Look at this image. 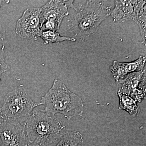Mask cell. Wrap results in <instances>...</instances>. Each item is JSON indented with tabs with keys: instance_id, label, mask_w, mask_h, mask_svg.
<instances>
[{
	"instance_id": "obj_1",
	"label": "cell",
	"mask_w": 146,
	"mask_h": 146,
	"mask_svg": "<svg viewBox=\"0 0 146 146\" xmlns=\"http://www.w3.org/2000/svg\"><path fill=\"white\" fill-rule=\"evenodd\" d=\"M25 125L28 146H49L58 142L68 131L61 121L44 110L33 112Z\"/></svg>"
},
{
	"instance_id": "obj_2",
	"label": "cell",
	"mask_w": 146,
	"mask_h": 146,
	"mask_svg": "<svg viewBox=\"0 0 146 146\" xmlns=\"http://www.w3.org/2000/svg\"><path fill=\"white\" fill-rule=\"evenodd\" d=\"M40 102L44 106V112L49 116L54 117L56 114H62L69 123L76 116L85 119L81 98L70 91L59 80H54L52 87L41 98Z\"/></svg>"
},
{
	"instance_id": "obj_3",
	"label": "cell",
	"mask_w": 146,
	"mask_h": 146,
	"mask_svg": "<svg viewBox=\"0 0 146 146\" xmlns=\"http://www.w3.org/2000/svg\"><path fill=\"white\" fill-rule=\"evenodd\" d=\"M100 1H87L81 5L68 26L75 36L85 40L94 34L102 22L110 15L111 7Z\"/></svg>"
},
{
	"instance_id": "obj_4",
	"label": "cell",
	"mask_w": 146,
	"mask_h": 146,
	"mask_svg": "<svg viewBox=\"0 0 146 146\" xmlns=\"http://www.w3.org/2000/svg\"><path fill=\"white\" fill-rule=\"evenodd\" d=\"M41 105L42 103L35 102L25 90L20 88L7 95L1 109L7 119L17 120L28 117L35 108Z\"/></svg>"
},
{
	"instance_id": "obj_5",
	"label": "cell",
	"mask_w": 146,
	"mask_h": 146,
	"mask_svg": "<svg viewBox=\"0 0 146 146\" xmlns=\"http://www.w3.org/2000/svg\"><path fill=\"white\" fill-rule=\"evenodd\" d=\"M74 1H50L42 7L40 23L42 31H56L60 28L63 18L69 14L68 7L76 11Z\"/></svg>"
},
{
	"instance_id": "obj_6",
	"label": "cell",
	"mask_w": 146,
	"mask_h": 146,
	"mask_svg": "<svg viewBox=\"0 0 146 146\" xmlns=\"http://www.w3.org/2000/svg\"><path fill=\"white\" fill-rule=\"evenodd\" d=\"M42 7L28 8L16 22V34L23 39L35 41L42 34L40 14Z\"/></svg>"
},
{
	"instance_id": "obj_7",
	"label": "cell",
	"mask_w": 146,
	"mask_h": 146,
	"mask_svg": "<svg viewBox=\"0 0 146 146\" xmlns=\"http://www.w3.org/2000/svg\"><path fill=\"white\" fill-rule=\"evenodd\" d=\"M25 122L6 120L0 124L1 146H27Z\"/></svg>"
},
{
	"instance_id": "obj_8",
	"label": "cell",
	"mask_w": 146,
	"mask_h": 146,
	"mask_svg": "<svg viewBox=\"0 0 146 146\" xmlns=\"http://www.w3.org/2000/svg\"><path fill=\"white\" fill-rule=\"evenodd\" d=\"M119 84H122L120 92L131 97L136 102L141 103L145 99V69L128 74Z\"/></svg>"
},
{
	"instance_id": "obj_9",
	"label": "cell",
	"mask_w": 146,
	"mask_h": 146,
	"mask_svg": "<svg viewBox=\"0 0 146 146\" xmlns=\"http://www.w3.org/2000/svg\"><path fill=\"white\" fill-rule=\"evenodd\" d=\"M146 3V1H116L110 15L114 22L135 21Z\"/></svg>"
},
{
	"instance_id": "obj_10",
	"label": "cell",
	"mask_w": 146,
	"mask_h": 146,
	"mask_svg": "<svg viewBox=\"0 0 146 146\" xmlns=\"http://www.w3.org/2000/svg\"><path fill=\"white\" fill-rule=\"evenodd\" d=\"M146 57L140 56L138 59L132 62L121 63L115 60L110 66V70L118 84L128 74L143 70L146 64Z\"/></svg>"
},
{
	"instance_id": "obj_11",
	"label": "cell",
	"mask_w": 146,
	"mask_h": 146,
	"mask_svg": "<svg viewBox=\"0 0 146 146\" xmlns=\"http://www.w3.org/2000/svg\"><path fill=\"white\" fill-rule=\"evenodd\" d=\"M117 95L119 99V109L125 110L133 117L138 116L141 110L136 104V102L129 96L122 94L119 90Z\"/></svg>"
},
{
	"instance_id": "obj_12",
	"label": "cell",
	"mask_w": 146,
	"mask_h": 146,
	"mask_svg": "<svg viewBox=\"0 0 146 146\" xmlns=\"http://www.w3.org/2000/svg\"><path fill=\"white\" fill-rule=\"evenodd\" d=\"M54 146H84L82 134L76 131H67Z\"/></svg>"
},
{
	"instance_id": "obj_13",
	"label": "cell",
	"mask_w": 146,
	"mask_h": 146,
	"mask_svg": "<svg viewBox=\"0 0 146 146\" xmlns=\"http://www.w3.org/2000/svg\"><path fill=\"white\" fill-rule=\"evenodd\" d=\"M40 37L43 39L44 45L55 43H60L65 41L74 42L76 41L75 38L62 36L57 32L52 31H42Z\"/></svg>"
},
{
	"instance_id": "obj_14",
	"label": "cell",
	"mask_w": 146,
	"mask_h": 146,
	"mask_svg": "<svg viewBox=\"0 0 146 146\" xmlns=\"http://www.w3.org/2000/svg\"><path fill=\"white\" fill-rule=\"evenodd\" d=\"M5 52V47L3 45L0 48V81L2 75L9 70L10 68L9 65L6 62L4 56Z\"/></svg>"
},
{
	"instance_id": "obj_15",
	"label": "cell",
	"mask_w": 146,
	"mask_h": 146,
	"mask_svg": "<svg viewBox=\"0 0 146 146\" xmlns=\"http://www.w3.org/2000/svg\"><path fill=\"white\" fill-rule=\"evenodd\" d=\"M3 1H0V9L2 6L3 3ZM6 31L4 28L0 24V39L3 41L5 38Z\"/></svg>"
},
{
	"instance_id": "obj_16",
	"label": "cell",
	"mask_w": 146,
	"mask_h": 146,
	"mask_svg": "<svg viewBox=\"0 0 146 146\" xmlns=\"http://www.w3.org/2000/svg\"><path fill=\"white\" fill-rule=\"evenodd\" d=\"M6 120H7L6 118L5 117L4 115L3 114L1 108H0V124Z\"/></svg>"
},
{
	"instance_id": "obj_17",
	"label": "cell",
	"mask_w": 146,
	"mask_h": 146,
	"mask_svg": "<svg viewBox=\"0 0 146 146\" xmlns=\"http://www.w3.org/2000/svg\"><path fill=\"white\" fill-rule=\"evenodd\" d=\"M0 146H1V145H0Z\"/></svg>"
}]
</instances>
